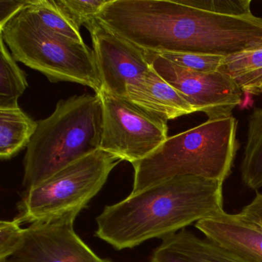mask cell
Returning a JSON list of instances; mask_svg holds the SVG:
<instances>
[{
    "label": "cell",
    "mask_w": 262,
    "mask_h": 262,
    "mask_svg": "<svg viewBox=\"0 0 262 262\" xmlns=\"http://www.w3.org/2000/svg\"><path fill=\"white\" fill-rule=\"evenodd\" d=\"M148 55L151 68L208 120L230 117L242 103L243 91L225 72L199 73L179 67L158 53L148 52Z\"/></svg>",
    "instance_id": "obj_8"
},
{
    "label": "cell",
    "mask_w": 262,
    "mask_h": 262,
    "mask_svg": "<svg viewBox=\"0 0 262 262\" xmlns=\"http://www.w3.org/2000/svg\"><path fill=\"white\" fill-rule=\"evenodd\" d=\"M100 149L130 163L156 151L168 138L167 121L145 111L125 97L102 90Z\"/></svg>",
    "instance_id": "obj_7"
},
{
    "label": "cell",
    "mask_w": 262,
    "mask_h": 262,
    "mask_svg": "<svg viewBox=\"0 0 262 262\" xmlns=\"http://www.w3.org/2000/svg\"><path fill=\"white\" fill-rule=\"evenodd\" d=\"M222 71L242 91L262 94V47L225 56Z\"/></svg>",
    "instance_id": "obj_15"
},
{
    "label": "cell",
    "mask_w": 262,
    "mask_h": 262,
    "mask_svg": "<svg viewBox=\"0 0 262 262\" xmlns=\"http://www.w3.org/2000/svg\"><path fill=\"white\" fill-rule=\"evenodd\" d=\"M241 174L244 183L257 191L262 187V108H254L248 118V134Z\"/></svg>",
    "instance_id": "obj_16"
},
{
    "label": "cell",
    "mask_w": 262,
    "mask_h": 262,
    "mask_svg": "<svg viewBox=\"0 0 262 262\" xmlns=\"http://www.w3.org/2000/svg\"><path fill=\"white\" fill-rule=\"evenodd\" d=\"M195 228L206 238L250 262H262V228L238 214L223 211L199 221Z\"/></svg>",
    "instance_id": "obj_11"
},
{
    "label": "cell",
    "mask_w": 262,
    "mask_h": 262,
    "mask_svg": "<svg viewBox=\"0 0 262 262\" xmlns=\"http://www.w3.org/2000/svg\"><path fill=\"white\" fill-rule=\"evenodd\" d=\"M37 123L24 160L27 190L100 149L102 101L98 94L61 99L52 115Z\"/></svg>",
    "instance_id": "obj_4"
},
{
    "label": "cell",
    "mask_w": 262,
    "mask_h": 262,
    "mask_svg": "<svg viewBox=\"0 0 262 262\" xmlns=\"http://www.w3.org/2000/svg\"><path fill=\"white\" fill-rule=\"evenodd\" d=\"M237 121L232 116L208 120L168 139L142 160L132 164L131 194L180 176L225 182L238 149Z\"/></svg>",
    "instance_id": "obj_3"
},
{
    "label": "cell",
    "mask_w": 262,
    "mask_h": 262,
    "mask_svg": "<svg viewBox=\"0 0 262 262\" xmlns=\"http://www.w3.org/2000/svg\"><path fill=\"white\" fill-rule=\"evenodd\" d=\"M85 27L91 36L102 90L125 97L127 86L151 69L148 52L108 30L97 18Z\"/></svg>",
    "instance_id": "obj_10"
},
{
    "label": "cell",
    "mask_w": 262,
    "mask_h": 262,
    "mask_svg": "<svg viewBox=\"0 0 262 262\" xmlns=\"http://www.w3.org/2000/svg\"><path fill=\"white\" fill-rule=\"evenodd\" d=\"M222 190L220 181L173 178L107 205L96 217V235L116 250L162 239L225 211Z\"/></svg>",
    "instance_id": "obj_2"
},
{
    "label": "cell",
    "mask_w": 262,
    "mask_h": 262,
    "mask_svg": "<svg viewBox=\"0 0 262 262\" xmlns=\"http://www.w3.org/2000/svg\"><path fill=\"white\" fill-rule=\"evenodd\" d=\"M17 219L0 222V262L4 261L11 255L24 237V228Z\"/></svg>",
    "instance_id": "obj_21"
},
{
    "label": "cell",
    "mask_w": 262,
    "mask_h": 262,
    "mask_svg": "<svg viewBox=\"0 0 262 262\" xmlns=\"http://www.w3.org/2000/svg\"><path fill=\"white\" fill-rule=\"evenodd\" d=\"M120 159L102 149L70 164L27 189L19 202L21 223L33 224L80 212L102 189Z\"/></svg>",
    "instance_id": "obj_6"
},
{
    "label": "cell",
    "mask_w": 262,
    "mask_h": 262,
    "mask_svg": "<svg viewBox=\"0 0 262 262\" xmlns=\"http://www.w3.org/2000/svg\"><path fill=\"white\" fill-rule=\"evenodd\" d=\"M27 8L46 28L61 36L83 42L80 29L60 11L55 0H30Z\"/></svg>",
    "instance_id": "obj_18"
},
{
    "label": "cell",
    "mask_w": 262,
    "mask_h": 262,
    "mask_svg": "<svg viewBox=\"0 0 262 262\" xmlns=\"http://www.w3.org/2000/svg\"><path fill=\"white\" fill-rule=\"evenodd\" d=\"M60 11L80 29L97 18L108 0H55Z\"/></svg>",
    "instance_id": "obj_19"
},
{
    "label": "cell",
    "mask_w": 262,
    "mask_h": 262,
    "mask_svg": "<svg viewBox=\"0 0 262 262\" xmlns=\"http://www.w3.org/2000/svg\"><path fill=\"white\" fill-rule=\"evenodd\" d=\"M30 0H0V29L17 15Z\"/></svg>",
    "instance_id": "obj_22"
},
{
    "label": "cell",
    "mask_w": 262,
    "mask_h": 262,
    "mask_svg": "<svg viewBox=\"0 0 262 262\" xmlns=\"http://www.w3.org/2000/svg\"><path fill=\"white\" fill-rule=\"evenodd\" d=\"M97 19L151 53L227 56L262 47V18L217 14L201 0H108Z\"/></svg>",
    "instance_id": "obj_1"
},
{
    "label": "cell",
    "mask_w": 262,
    "mask_h": 262,
    "mask_svg": "<svg viewBox=\"0 0 262 262\" xmlns=\"http://www.w3.org/2000/svg\"><path fill=\"white\" fill-rule=\"evenodd\" d=\"M179 67L199 73H211L221 71L225 56L197 53H158Z\"/></svg>",
    "instance_id": "obj_20"
},
{
    "label": "cell",
    "mask_w": 262,
    "mask_h": 262,
    "mask_svg": "<svg viewBox=\"0 0 262 262\" xmlns=\"http://www.w3.org/2000/svg\"><path fill=\"white\" fill-rule=\"evenodd\" d=\"M0 36L15 60L40 72L50 82L80 84L96 94L102 91L93 50L46 28L27 6L0 29Z\"/></svg>",
    "instance_id": "obj_5"
},
{
    "label": "cell",
    "mask_w": 262,
    "mask_h": 262,
    "mask_svg": "<svg viewBox=\"0 0 262 262\" xmlns=\"http://www.w3.org/2000/svg\"><path fill=\"white\" fill-rule=\"evenodd\" d=\"M125 98L167 122L196 113L182 95L159 76L151 67L143 76L127 86Z\"/></svg>",
    "instance_id": "obj_12"
},
{
    "label": "cell",
    "mask_w": 262,
    "mask_h": 262,
    "mask_svg": "<svg viewBox=\"0 0 262 262\" xmlns=\"http://www.w3.org/2000/svg\"><path fill=\"white\" fill-rule=\"evenodd\" d=\"M79 214L31 224L16 251L3 262H113L98 256L76 234L74 222Z\"/></svg>",
    "instance_id": "obj_9"
},
{
    "label": "cell",
    "mask_w": 262,
    "mask_h": 262,
    "mask_svg": "<svg viewBox=\"0 0 262 262\" xmlns=\"http://www.w3.org/2000/svg\"><path fill=\"white\" fill-rule=\"evenodd\" d=\"M240 214L262 228V193H257Z\"/></svg>",
    "instance_id": "obj_23"
},
{
    "label": "cell",
    "mask_w": 262,
    "mask_h": 262,
    "mask_svg": "<svg viewBox=\"0 0 262 262\" xmlns=\"http://www.w3.org/2000/svg\"><path fill=\"white\" fill-rule=\"evenodd\" d=\"M27 87L25 72L19 68L0 36V108L19 107L18 100Z\"/></svg>",
    "instance_id": "obj_17"
},
{
    "label": "cell",
    "mask_w": 262,
    "mask_h": 262,
    "mask_svg": "<svg viewBox=\"0 0 262 262\" xmlns=\"http://www.w3.org/2000/svg\"><path fill=\"white\" fill-rule=\"evenodd\" d=\"M150 262H250L194 233L181 230L162 239Z\"/></svg>",
    "instance_id": "obj_13"
},
{
    "label": "cell",
    "mask_w": 262,
    "mask_h": 262,
    "mask_svg": "<svg viewBox=\"0 0 262 262\" xmlns=\"http://www.w3.org/2000/svg\"><path fill=\"white\" fill-rule=\"evenodd\" d=\"M38 123L19 107L0 108V158L9 160L27 148Z\"/></svg>",
    "instance_id": "obj_14"
}]
</instances>
